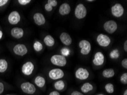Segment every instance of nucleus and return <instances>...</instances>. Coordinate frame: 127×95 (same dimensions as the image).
Instances as JSON below:
<instances>
[{"label":"nucleus","instance_id":"obj_3","mask_svg":"<svg viewBox=\"0 0 127 95\" xmlns=\"http://www.w3.org/2000/svg\"><path fill=\"white\" fill-rule=\"evenodd\" d=\"M79 46L80 48V52L82 55H87L90 54L91 50V43L87 40H82L79 43Z\"/></svg>","mask_w":127,"mask_h":95},{"label":"nucleus","instance_id":"obj_31","mask_svg":"<svg viewBox=\"0 0 127 95\" xmlns=\"http://www.w3.org/2000/svg\"><path fill=\"white\" fill-rule=\"evenodd\" d=\"M45 10H46V11L50 12V11H51L53 10V7H52L49 4V3H47L45 5Z\"/></svg>","mask_w":127,"mask_h":95},{"label":"nucleus","instance_id":"obj_29","mask_svg":"<svg viewBox=\"0 0 127 95\" xmlns=\"http://www.w3.org/2000/svg\"><path fill=\"white\" fill-rule=\"evenodd\" d=\"M47 3L53 7L56 6L58 4V2L56 0H48Z\"/></svg>","mask_w":127,"mask_h":95},{"label":"nucleus","instance_id":"obj_17","mask_svg":"<svg viewBox=\"0 0 127 95\" xmlns=\"http://www.w3.org/2000/svg\"><path fill=\"white\" fill-rule=\"evenodd\" d=\"M71 11V7L67 3H63L61 5L59 9V13L61 15L68 14Z\"/></svg>","mask_w":127,"mask_h":95},{"label":"nucleus","instance_id":"obj_7","mask_svg":"<svg viewBox=\"0 0 127 95\" xmlns=\"http://www.w3.org/2000/svg\"><path fill=\"white\" fill-rule=\"evenodd\" d=\"M104 29L109 34H113L117 29V24L114 21L109 20L104 23L103 25Z\"/></svg>","mask_w":127,"mask_h":95},{"label":"nucleus","instance_id":"obj_28","mask_svg":"<svg viewBox=\"0 0 127 95\" xmlns=\"http://www.w3.org/2000/svg\"><path fill=\"white\" fill-rule=\"evenodd\" d=\"M31 0H18V2L21 5H26L30 3Z\"/></svg>","mask_w":127,"mask_h":95},{"label":"nucleus","instance_id":"obj_11","mask_svg":"<svg viewBox=\"0 0 127 95\" xmlns=\"http://www.w3.org/2000/svg\"><path fill=\"white\" fill-rule=\"evenodd\" d=\"M124 9L123 6L120 3H116L111 7V13L113 16L119 18L124 14Z\"/></svg>","mask_w":127,"mask_h":95},{"label":"nucleus","instance_id":"obj_41","mask_svg":"<svg viewBox=\"0 0 127 95\" xmlns=\"http://www.w3.org/2000/svg\"><path fill=\"white\" fill-rule=\"evenodd\" d=\"M103 95V94H99V95Z\"/></svg>","mask_w":127,"mask_h":95},{"label":"nucleus","instance_id":"obj_16","mask_svg":"<svg viewBox=\"0 0 127 95\" xmlns=\"http://www.w3.org/2000/svg\"><path fill=\"white\" fill-rule=\"evenodd\" d=\"M62 43L66 46H70L72 43V39L70 35L67 32H62L60 35Z\"/></svg>","mask_w":127,"mask_h":95},{"label":"nucleus","instance_id":"obj_10","mask_svg":"<svg viewBox=\"0 0 127 95\" xmlns=\"http://www.w3.org/2000/svg\"><path fill=\"white\" fill-rule=\"evenodd\" d=\"M7 20L9 24L11 25L18 24L20 22L21 15L17 11H13L8 15Z\"/></svg>","mask_w":127,"mask_h":95},{"label":"nucleus","instance_id":"obj_27","mask_svg":"<svg viewBox=\"0 0 127 95\" xmlns=\"http://www.w3.org/2000/svg\"><path fill=\"white\" fill-rule=\"evenodd\" d=\"M120 81L123 84H127V73H124L120 77Z\"/></svg>","mask_w":127,"mask_h":95},{"label":"nucleus","instance_id":"obj_33","mask_svg":"<svg viewBox=\"0 0 127 95\" xmlns=\"http://www.w3.org/2000/svg\"><path fill=\"white\" fill-rule=\"evenodd\" d=\"M8 0H0V7L3 6L8 2Z\"/></svg>","mask_w":127,"mask_h":95},{"label":"nucleus","instance_id":"obj_34","mask_svg":"<svg viewBox=\"0 0 127 95\" xmlns=\"http://www.w3.org/2000/svg\"><path fill=\"white\" fill-rule=\"evenodd\" d=\"M4 84L2 82H0V95L2 94L4 91Z\"/></svg>","mask_w":127,"mask_h":95},{"label":"nucleus","instance_id":"obj_38","mask_svg":"<svg viewBox=\"0 0 127 95\" xmlns=\"http://www.w3.org/2000/svg\"><path fill=\"white\" fill-rule=\"evenodd\" d=\"M2 36H3V32L1 30H0V40H1L2 39Z\"/></svg>","mask_w":127,"mask_h":95},{"label":"nucleus","instance_id":"obj_42","mask_svg":"<svg viewBox=\"0 0 127 95\" xmlns=\"http://www.w3.org/2000/svg\"></svg>","mask_w":127,"mask_h":95},{"label":"nucleus","instance_id":"obj_13","mask_svg":"<svg viewBox=\"0 0 127 95\" xmlns=\"http://www.w3.org/2000/svg\"><path fill=\"white\" fill-rule=\"evenodd\" d=\"M104 62V56L101 52H97L95 54L93 59V63L96 66H100L103 64Z\"/></svg>","mask_w":127,"mask_h":95},{"label":"nucleus","instance_id":"obj_18","mask_svg":"<svg viewBox=\"0 0 127 95\" xmlns=\"http://www.w3.org/2000/svg\"><path fill=\"white\" fill-rule=\"evenodd\" d=\"M34 83L39 88H43L45 86L46 80L43 77L41 76H37L34 79Z\"/></svg>","mask_w":127,"mask_h":95},{"label":"nucleus","instance_id":"obj_6","mask_svg":"<svg viewBox=\"0 0 127 95\" xmlns=\"http://www.w3.org/2000/svg\"><path fill=\"white\" fill-rule=\"evenodd\" d=\"M64 76V73L62 69L60 68H54L51 69L49 72V76L52 80H55L63 78Z\"/></svg>","mask_w":127,"mask_h":95},{"label":"nucleus","instance_id":"obj_5","mask_svg":"<svg viewBox=\"0 0 127 95\" xmlns=\"http://www.w3.org/2000/svg\"><path fill=\"white\" fill-rule=\"evenodd\" d=\"M34 69V65L32 62L28 61L22 65L21 71L25 76H30L33 72Z\"/></svg>","mask_w":127,"mask_h":95},{"label":"nucleus","instance_id":"obj_24","mask_svg":"<svg viewBox=\"0 0 127 95\" xmlns=\"http://www.w3.org/2000/svg\"><path fill=\"white\" fill-rule=\"evenodd\" d=\"M33 48L36 52H39L43 49V44L39 41H35L33 44Z\"/></svg>","mask_w":127,"mask_h":95},{"label":"nucleus","instance_id":"obj_4","mask_svg":"<svg viewBox=\"0 0 127 95\" xmlns=\"http://www.w3.org/2000/svg\"><path fill=\"white\" fill-rule=\"evenodd\" d=\"M87 13V11L86 7L82 3H79L77 5L75 10V15L79 19L85 18Z\"/></svg>","mask_w":127,"mask_h":95},{"label":"nucleus","instance_id":"obj_9","mask_svg":"<svg viewBox=\"0 0 127 95\" xmlns=\"http://www.w3.org/2000/svg\"><path fill=\"white\" fill-rule=\"evenodd\" d=\"M13 52L15 55L23 57L28 52V49L24 44H17L13 47Z\"/></svg>","mask_w":127,"mask_h":95},{"label":"nucleus","instance_id":"obj_12","mask_svg":"<svg viewBox=\"0 0 127 95\" xmlns=\"http://www.w3.org/2000/svg\"><path fill=\"white\" fill-rule=\"evenodd\" d=\"M89 72L84 68H79L75 72V77L79 80H86L89 77Z\"/></svg>","mask_w":127,"mask_h":95},{"label":"nucleus","instance_id":"obj_22","mask_svg":"<svg viewBox=\"0 0 127 95\" xmlns=\"http://www.w3.org/2000/svg\"><path fill=\"white\" fill-rule=\"evenodd\" d=\"M103 76L105 78H111L115 75V71L112 68L105 69L103 71Z\"/></svg>","mask_w":127,"mask_h":95},{"label":"nucleus","instance_id":"obj_25","mask_svg":"<svg viewBox=\"0 0 127 95\" xmlns=\"http://www.w3.org/2000/svg\"><path fill=\"white\" fill-rule=\"evenodd\" d=\"M105 90L108 94H113L114 92V86L111 83H108L105 86Z\"/></svg>","mask_w":127,"mask_h":95},{"label":"nucleus","instance_id":"obj_30","mask_svg":"<svg viewBox=\"0 0 127 95\" xmlns=\"http://www.w3.org/2000/svg\"><path fill=\"white\" fill-rule=\"evenodd\" d=\"M62 54H63V56H68L69 54H70V50L68 49H67V48H63L62 50Z\"/></svg>","mask_w":127,"mask_h":95},{"label":"nucleus","instance_id":"obj_39","mask_svg":"<svg viewBox=\"0 0 127 95\" xmlns=\"http://www.w3.org/2000/svg\"><path fill=\"white\" fill-rule=\"evenodd\" d=\"M123 95H127V90H126V91H124V94H123Z\"/></svg>","mask_w":127,"mask_h":95},{"label":"nucleus","instance_id":"obj_26","mask_svg":"<svg viewBox=\"0 0 127 95\" xmlns=\"http://www.w3.org/2000/svg\"><path fill=\"white\" fill-rule=\"evenodd\" d=\"M109 55H110V57L112 59H117V58H119V55H120V53H119V52L117 50H114L111 52Z\"/></svg>","mask_w":127,"mask_h":95},{"label":"nucleus","instance_id":"obj_36","mask_svg":"<svg viewBox=\"0 0 127 95\" xmlns=\"http://www.w3.org/2000/svg\"><path fill=\"white\" fill-rule=\"evenodd\" d=\"M49 95H60V93H59V92H58L57 91H54L50 93Z\"/></svg>","mask_w":127,"mask_h":95},{"label":"nucleus","instance_id":"obj_35","mask_svg":"<svg viewBox=\"0 0 127 95\" xmlns=\"http://www.w3.org/2000/svg\"><path fill=\"white\" fill-rule=\"evenodd\" d=\"M71 95H84L83 94V93H82V92H79V91H74V92H72V93H71Z\"/></svg>","mask_w":127,"mask_h":95},{"label":"nucleus","instance_id":"obj_8","mask_svg":"<svg viewBox=\"0 0 127 95\" xmlns=\"http://www.w3.org/2000/svg\"><path fill=\"white\" fill-rule=\"evenodd\" d=\"M97 43L99 44V46L101 47H106L108 46L111 43V39L107 35L100 34L97 36L96 38Z\"/></svg>","mask_w":127,"mask_h":95},{"label":"nucleus","instance_id":"obj_14","mask_svg":"<svg viewBox=\"0 0 127 95\" xmlns=\"http://www.w3.org/2000/svg\"><path fill=\"white\" fill-rule=\"evenodd\" d=\"M34 22L38 26H42L46 23V19L44 15L40 13H36L33 15Z\"/></svg>","mask_w":127,"mask_h":95},{"label":"nucleus","instance_id":"obj_1","mask_svg":"<svg viewBox=\"0 0 127 95\" xmlns=\"http://www.w3.org/2000/svg\"><path fill=\"white\" fill-rule=\"evenodd\" d=\"M50 61L54 65L59 67L65 66L67 64V60L65 57L61 55H54L52 56Z\"/></svg>","mask_w":127,"mask_h":95},{"label":"nucleus","instance_id":"obj_21","mask_svg":"<svg viewBox=\"0 0 127 95\" xmlns=\"http://www.w3.org/2000/svg\"><path fill=\"white\" fill-rule=\"evenodd\" d=\"M8 68V63L4 59H0V73H3Z\"/></svg>","mask_w":127,"mask_h":95},{"label":"nucleus","instance_id":"obj_2","mask_svg":"<svg viewBox=\"0 0 127 95\" xmlns=\"http://www.w3.org/2000/svg\"><path fill=\"white\" fill-rule=\"evenodd\" d=\"M21 89L23 92L28 95L34 94L36 91L35 86L28 81L22 83L21 85Z\"/></svg>","mask_w":127,"mask_h":95},{"label":"nucleus","instance_id":"obj_32","mask_svg":"<svg viewBox=\"0 0 127 95\" xmlns=\"http://www.w3.org/2000/svg\"><path fill=\"white\" fill-rule=\"evenodd\" d=\"M122 66L125 68L127 69V59L126 58V59H124L122 62Z\"/></svg>","mask_w":127,"mask_h":95},{"label":"nucleus","instance_id":"obj_40","mask_svg":"<svg viewBox=\"0 0 127 95\" xmlns=\"http://www.w3.org/2000/svg\"><path fill=\"white\" fill-rule=\"evenodd\" d=\"M87 1H88V2H93L94 1H93V0H88Z\"/></svg>","mask_w":127,"mask_h":95},{"label":"nucleus","instance_id":"obj_37","mask_svg":"<svg viewBox=\"0 0 127 95\" xmlns=\"http://www.w3.org/2000/svg\"><path fill=\"white\" fill-rule=\"evenodd\" d=\"M124 49L125 50V51H127V40H126L124 43Z\"/></svg>","mask_w":127,"mask_h":95},{"label":"nucleus","instance_id":"obj_15","mask_svg":"<svg viewBox=\"0 0 127 95\" xmlns=\"http://www.w3.org/2000/svg\"><path fill=\"white\" fill-rule=\"evenodd\" d=\"M10 33L13 38L15 39H21L24 36V31L22 28L16 27L11 29Z\"/></svg>","mask_w":127,"mask_h":95},{"label":"nucleus","instance_id":"obj_23","mask_svg":"<svg viewBox=\"0 0 127 95\" xmlns=\"http://www.w3.org/2000/svg\"><path fill=\"white\" fill-rule=\"evenodd\" d=\"M65 87L64 82L63 80H58L54 83V87L58 91H62L64 89Z\"/></svg>","mask_w":127,"mask_h":95},{"label":"nucleus","instance_id":"obj_20","mask_svg":"<svg viewBox=\"0 0 127 95\" xmlns=\"http://www.w3.org/2000/svg\"><path fill=\"white\" fill-rule=\"evenodd\" d=\"M93 86L89 83H86L81 87V91L83 93L87 94L88 92L93 90Z\"/></svg>","mask_w":127,"mask_h":95},{"label":"nucleus","instance_id":"obj_19","mask_svg":"<svg viewBox=\"0 0 127 95\" xmlns=\"http://www.w3.org/2000/svg\"><path fill=\"white\" fill-rule=\"evenodd\" d=\"M43 42L48 47H53L55 44V40L50 35H46L43 39Z\"/></svg>","mask_w":127,"mask_h":95}]
</instances>
